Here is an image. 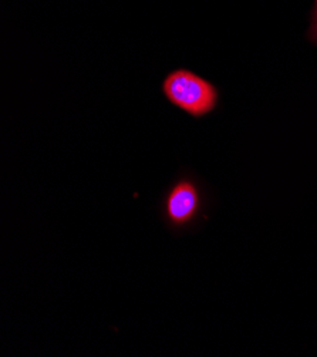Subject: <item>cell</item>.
<instances>
[{
  "label": "cell",
  "instance_id": "obj_1",
  "mask_svg": "<svg viewBox=\"0 0 317 357\" xmlns=\"http://www.w3.org/2000/svg\"><path fill=\"white\" fill-rule=\"evenodd\" d=\"M206 194L191 174H181L165 190L161 199V220L172 234H185L196 227L203 215Z\"/></svg>",
  "mask_w": 317,
  "mask_h": 357
},
{
  "label": "cell",
  "instance_id": "obj_2",
  "mask_svg": "<svg viewBox=\"0 0 317 357\" xmlns=\"http://www.w3.org/2000/svg\"><path fill=\"white\" fill-rule=\"evenodd\" d=\"M162 91L172 105L195 119L214 112L218 102L215 86L185 68L169 73L162 83Z\"/></svg>",
  "mask_w": 317,
  "mask_h": 357
}]
</instances>
